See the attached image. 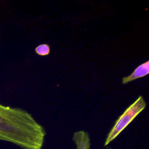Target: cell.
Instances as JSON below:
<instances>
[{"label": "cell", "mask_w": 149, "mask_h": 149, "mask_svg": "<svg viewBox=\"0 0 149 149\" xmlns=\"http://www.w3.org/2000/svg\"><path fill=\"white\" fill-rule=\"evenodd\" d=\"M72 139L76 146V149H90V139L87 132L84 130L75 132Z\"/></svg>", "instance_id": "277c9868"}, {"label": "cell", "mask_w": 149, "mask_h": 149, "mask_svg": "<svg viewBox=\"0 0 149 149\" xmlns=\"http://www.w3.org/2000/svg\"><path fill=\"white\" fill-rule=\"evenodd\" d=\"M149 73V61H147L144 63L138 66L134 71L129 76L123 77L122 80V83L126 84L137 79L144 77Z\"/></svg>", "instance_id": "3957f363"}, {"label": "cell", "mask_w": 149, "mask_h": 149, "mask_svg": "<svg viewBox=\"0 0 149 149\" xmlns=\"http://www.w3.org/2000/svg\"><path fill=\"white\" fill-rule=\"evenodd\" d=\"M35 51L36 54L40 56H46L50 52V47L46 44H40L35 48Z\"/></svg>", "instance_id": "5b68a950"}, {"label": "cell", "mask_w": 149, "mask_h": 149, "mask_svg": "<svg viewBox=\"0 0 149 149\" xmlns=\"http://www.w3.org/2000/svg\"><path fill=\"white\" fill-rule=\"evenodd\" d=\"M46 136L44 127L28 112L0 104V140L23 149H41Z\"/></svg>", "instance_id": "6da1fadb"}, {"label": "cell", "mask_w": 149, "mask_h": 149, "mask_svg": "<svg viewBox=\"0 0 149 149\" xmlns=\"http://www.w3.org/2000/svg\"><path fill=\"white\" fill-rule=\"evenodd\" d=\"M146 101L143 97L140 95L133 104L126 109L123 113L116 120L113 126L107 136L104 146H107L113 141L132 122L137 115L146 108Z\"/></svg>", "instance_id": "7a4b0ae2"}]
</instances>
